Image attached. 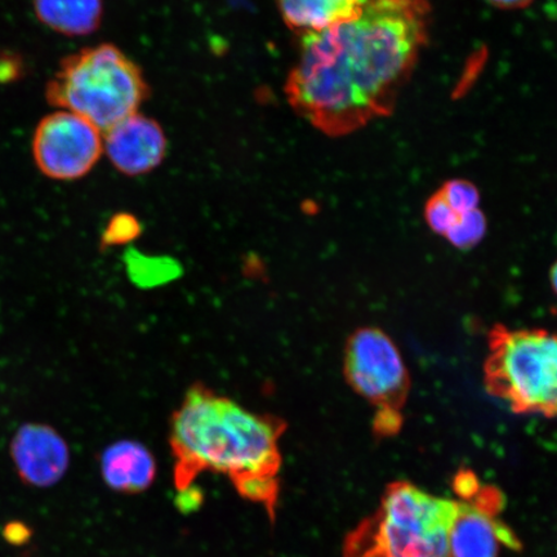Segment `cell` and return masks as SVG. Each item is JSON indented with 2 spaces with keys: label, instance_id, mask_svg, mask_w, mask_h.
<instances>
[{
  "label": "cell",
  "instance_id": "52a82bcc",
  "mask_svg": "<svg viewBox=\"0 0 557 557\" xmlns=\"http://www.w3.org/2000/svg\"><path fill=\"white\" fill-rule=\"evenodd\" d=\"M458 511L450 529L451 557H498L500 548L519 549L517 534L499 518L504 494L496 486L483 485L470 470L455 476Z\"/></svg>",
  "mask_w": 557,
  "mask_h": 557
},
{
  "label": "cell",
  "instance_id": "8992f818",
  "mask_svg": "<svg viewBox=\"0 0 557 557\" xmlns=\"http://www.w3.org/2000/svg\"><path fill=\"white\" fill-rule=\"evenodd\" d=\"M344 373L354 392L375 408L374 416H403L412 382L385 332L375 326L355 331L345 347Z\"/></svg>",
  "mask_w": 557,
  "mask_h": 557
},
{
  "label": "cell",
  "instance_id": "5bb4252c",
  "mask_svg": "<svg viewBox=\"0 0 557 557\" xmlns=\"http://www.w3.org/2000/svg\"><path fill=\"white\" fill-rule=\"evenodd\" d=\"M485 233V215L479 209H473V211L459 214L455 225L444 236L453 247L468 250L478 246L483 240Z\"/></svg>",
  "mask_w": 557,
  "mask_h": 557
},
{
  "label": "cell",
  "instance_id": "4fadbf2b",
  "mask_svg": "<svg viewBox=\"0 0 557 557\" xmlns=\"http://www.w3.org/2000/svg\"><path fill=\"white\" fill-rule=\"evenodd\" d=\"M41 24L66 37H85L99 29L103 0H33Z\"/></svg>",
  "mask_w": 557,
  "mask_h": 557
},
{
  "label": "cell",
  "instance_id": "7c38bea8",
  "mask_svg": "<svg viewBox=\"0 0 557 557\" xmlns=\"http://www.w3.org/2000/svg\"><path fill=\"white\" fill-rule=\"evenodd\" d=\"M292 30L305 35L323 32L361 15L368 0H277Z\"/></svg>",
  "mask_w": 557,
  "mask_h": 557
},
{
  "label": "cell",
  "instance_id": "ba28073f",
  "mask_svg": "<svg viewBox=\"0 0 557 557\" xmlns=\"http://www.w3.org/2000/svg\"><path fill=\"white\" fill-rule=\"evenodd\" d=\"M102 150L101 132L70 111L59 110L45 116L34 131V163L51 180L85 177L99 162Z\"/></svg>",
  "mask_w": 557,
  "mask_h": 557
},
{
  "label": "cell",
  "instance_id": "5b68a950",
  "mask_svg": "<svg viewBox=\"0 0 557 557\" xmlns=\"http://www.w3.org/2000/svg\"><path fill=\"white\" fill-rule=\"evenodd\" d=\"M487 347L486 392L513 413L557 418V333L496 324Z\"/></svg>",
  "mask_w": 557,
  "mask_h": 557
},
{
  "label": "cell",
  "instance_id": "6da1fadb",
  "mask_svg": "<svg viewBox=\"0 0 557 557\" xmlns=\"http://www.w3.org/2000/svg\"><path fill=\"white\" fill-rule=\"evenodd\" d=\"M428 0H368L361 15L305 35L285 85L290 107L329 136L392 113L429 37Z\"/></svg>",
  "mask_w": 557,
  "mask_h": 557
},
{
  "label": "cell",
  "instance_id": "8fae6325",
  "mask_svg": "<svg viewBox=\"0 0 557 557\" xmlns=\"http://www.w3.org/2000/svg\"><path fill=\"white\" fill-rule=\"evenodd\" d=\"M104 483L116 492L139 493L148 490L157 476V462L144 444L121 441L109 445L101 455Z\"/></svg>",
  "mask_w": 557,
  "mask_h": 557
},
{
  "label": "cell",
  "instance_id": "7a4b0ae2",
  "mask_svg": "<svg viewBox=\"0 0 557 557\" xmlns=\"http://www.w3.org/2000/svg\"><path fill=\"white\" fill-rule=\"evenodd\" d=\"M285 430L281 418L252 412L197 383L171 421L174 486L187 494L201 473H222L243 498L263 506L274 519Z\"/></svg>",
  "mask_w": 557,
  "mask_h": 557
},
{
  "label": "cell",
  "instance_id": "e0dca14e",
  "mask_svg": "<svg viewBox=\"0 0 557 557\" xmlns=\"http://www.w3.org/2000/svg\"><path fill=\"white\" fill-rule=\"evenodd\" d=\"M139 234V225L134 215L116 214L110 220L102 234L101 248L122 246L134 240Z\"/></svg>",
  "mask_w": 557,
  "mask_h": 557
},
{
  "label": "cell",
  "instance_id": "ac0fdd59",
  "mask_svg": "<svg viewBox=\"0 0 557 557\" xmlns=\"http://www.w3.org/2000/svg\"><path fill=\"white\" fill-rule=\"evenodd\" d=\"M128 268L132 277L144 278L145 282L158 283L164 281L166 277L174 276V268L176 264L172 263L166 267V262L162 259L152 260V257H135L134 253L127 257Z\"/></svg>",
  "mask_w": 557,
  "mask_h": 557
},
{
  "label": "cell",
  "instance_id": "9c48e42d",
  "mask_svg": "<svg viewBox=\"0 0 557 557\" xmlns=\"http://www.w3.org/2000/svg\"><path fill=\"white\" fill-rule=\"evenodd\" d=\"M11 456L26 484L47 487L58 484L70 463L64 437L48 424L26 423L12 438Z\"/></svg>",
  "mask_w": 557,
  "mask_h": 557
},
{
  "label": "cell",
  "instance_id": "30bf717a",
  "mask_svg": "<svg viewBox=\"0 0 557 557\" xmlns=\"http://www.w3.org/2000/svg\"><path fill=\"white\" fill-rule=\"evenodd\" d=\"M103 149L115 169L138 176L162 163L166 139L156 121L136 113L104 132Z\"/></svg>",
  "mask_w": 557,
  "mask_h": 557
},
{
  "label": "cell",
  "instance_id": "9a60e30c",
  "mask_svg": "<svg viewBox=\"0 0 557 557\" xmlns=\"http://www.w3.org/2000/svg\"><path fill=\"white\" fill-rule=\"evenodd\" d=\"M438 191L457 214L473 211L479 207L480 194L478 187L470 181L450 180Z\"/></svg>",
  "mask_w": 557,
  "mask_h": 557
},
{
  "label": "cell",
  "instance_id": "3957f363",
  "mask_svg": "<svg viewBox=\"0 0 557 557\" xmlns=\"http://www.w3.org/2000/svg\"><path fill=\"white\" fill-rule=\"evenodd\" d=\"M457 500L433 496L400 480L381 505L347 535L344 557H451L450 529Z\"/></svg>",
  "mask_w": 557,
  "mask_h": 557
},
{
  "label": "cell",
  "instance_id": "2e32d148",
  "mask_svg": "<svg viewBox=\"0 0 557 557\" xmlns=\"http://www.w3.org/2000/svg\"><path fill=\"white\" fill-rule=\"evenodd\" d=\"M458 215L438 190L424 206V220H426L430 228L438 235L447 234L448 230L455 225Z\"/></svg>",
  "mask_w": 557,
  "mask_h": 557
},
{
  "label": "cell",
  "instance_id": "277c9868",
  "mask_svg": "<svg viewBox=\"0 0 557 557\" xmlns=\"http://www.w3.org/2000/svg\"><path fill=\"white\" fill-rule=\"evenodd\" d=\"M149 95L141 70L120 48H85L60 62L46 86L48 103L104 132L137 113Z\"/></svg>",
  "mask_w": 557,
  "mask_h": 557
},
{
  "label": "cell",
  "instance_id": "ffe728a7",
  "mask_svg": "<svg viewBox=\"0 0 557 557\" xmlns=\"http://www.w3.org/2000/svg\"><path fill=\"white\" fill-rule=\"evenodd\" d=\"M486 2L503 10H519L531 4L533 0H486Z\"/></svg>",
  "mask_w": 557,
  "mask_h": 557
},
{
  "label": "cell",
  "instance_id": "d6986e66",
  "mask_svg": "<svg viewBox=\"0 0 557 557\" xmlns=\"http://www.w3.org/2000/svg\"><path fill=\"white\" fill-rule=\"evenodd\" d=\"M33 531L21 521H11L3 528V537L12 546H24L30 541Z\"/></svg>",
  "mask_w": 557,
  "mask_h": 557
},
{
  "label": "cell",
  "instance_id": "44dd1931",
  "mask_svg": "<svg viewBox=\"0 0 557 557\" xmlns=\"http://www.w3.org/2000/svg\"><path fill=\"white\" fill-rule=\"evenodd\" d=\"M549 282H552L554 292L557 295V261L552 268V271H549Z\"/></svg>",
  "mask_w": 557,
  "mask_h": 557
}]
</instances>
